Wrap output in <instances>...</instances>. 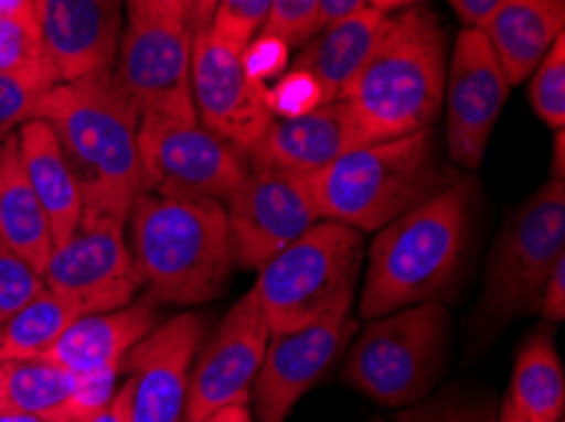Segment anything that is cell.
I'll return each mask as SVG.
<instances>
[{
	"label": "cell",
	"instance_id": "cell-22",
	"mask_svg": "<svg viewBox=\"0 0 565 422\" xmlns=\"http://www.w3.org/2000/svg\"><path fill=\"white\" fill-rule=\"evenodd\" d=\"M15 142H19V158L25 177L44 205L51 232H54V246H58L82 223L84 203L79 185H76L74 172L68 167L54 129L44 119L33 117L23 122L15 129Z\"/></svg>",
	"mask_w": 565,
	"mask_h": 422
},
{
	"label": "cell",
	"instance_id": "cell-37",
	"mask_svg": "<svg viewBox=\"0 0 565 422\" xmlns=\"http://www.w3.org/2000/svg\"><path fill=\"white\" fill-rule=\"evenodd\" d=\"M41 94L8 76H0V134H11L36 115Z\"/></svg>",
	"mask_w": 565,
	"mask_h": 422
},
{
	"label": "cell",
	"instance_id": "cell-14",
	"mask_svg": "<svg viewBox=\"0 0 565 422\" xmlns=\"http://www.w3.org/2000/svg\"><path fill=\"white\" fill-rule=\"evenodd\" d=\"M510 97V82L479 29H465L454 41L444 111H447V150L454 165L475 172L482 167L494 125Z\"/></svg>",
	"mask_w": 565,
	"mask_h": 422
},
{
	"label": "cell",
	"instance_id": "cell-29",
	"mask_svg": "<svg viewBox=\"0 0 565 422\" xmlns=\"http://www.w3.org/2000/svg\"><path fill=\"white\" fill-rule=\"evenodd\" d=\"M498 410L492 392L457 385L404 408L396 422H498Z\"/></svg>",
	"mask_w": 565,
	"mask_h": 422
},
{
	"label": "cell",
	"instance_id": "cell-44",
	"mask_svg": "<svg viewBox=\"0 0 565 422\" xmlns=\"http://www.w3.org/2000/svg\"><path fill=\"white\" fill-rule=\"evenodd\" d=\"M0 15L36 21V0H0Z\"/></svg>",
	"mask_w": 565,
	"mask_h": 422
},
{
	"label": "cell",
	"instance_id": "cell-50",
	"mask_svg": "<svg viewBox=\"0 0 565 422\" xmlns=\"http://www.w3.org/2000/svg\"><path fill=\"white\" fill-rule=\"evenodd\" d=\"M6 137H8V134H0V150H3V140H6Z\"/></svg>",
	"mask_w": 565,
	"mask_h": 422
},
{
	"label": "cell",
	"instance_id": "cell-30",
	"mask_svg": "<svg viewBox=\"0 0 565 422\" xmlns=\"http://www.w3.org/2000/svg\"><path fill=\"white\" fill-rule=\"evenodd\" d=\"M527 101L543 125L563 129L565 125V33L555 39L543 62L535 66Z\"/></svg>",
	"mask_w": 565,
	"mask_h": 422
},
{
	"label": "cell",
	"instance_id": "cell-32",
	"mask_svg": "<svg viewBox=\"0 0 565 422\" xmlns=\"http://www.w3.org/2000/svg\"><path fill=\"white\" fill-rule=\"evenodd\" d=\"M322 29L320 0H271L269 15L259 33L285 41L289 48H302Z\"/></svg>",
	"mask_w": 565,
	"mask_h": 422
},
{
	"label": "cell",
	"instance_id": "cell-18",
	"mask_svg": "<svg viewBox=\"0 0 565 422\" xmlns=\"http://www.w3.org/2000/svg\"><path fill=\"white\" fill-rule=\"evenodd\" d=\"M36 23L58 82L113 72L125 29L122 0H36Z\"/></svg>",
	"mask_w": 565,
	"mask_h": 422
},
{
	"label": "cell",
	"instance_id": "cell-10",
	"mask_svg": "<svg viewBox=\"0 0 565 422\" xmlns=\"http://www.w3.org/2000/svg\"><path fill=\"white\" fill-rule=\"evenodd\" d=\"M41 279L54 294L79 304L84 314L132 304L142 279L125 240V220L82 215L72 236L54 246Z\"/></svg>",
	"mask_w": 565,
	"mask_h": 422
},
{
	"label": "cell",
	"instance_id": "cell-26",
	"mask_svg": "<svg viewBox=\"0 0 565 422\" xmlns=\"http://www.w3.org/2000/svg\"><path fill=\"white\" fill-rule=\"evenodd\" d=\"M76 375L49 357L0 361V408L66 422Z\"/></svg>",
	"mask_w": 565,
	"mask_h": 422
},
{
	"label": "cell",
	"instance_id": "cell-17",
	"mask_svg": "<svg viewBox=\"0 0 565 422\" xmlns=\"http://www.w3.org/2000/svg\"><path fill=\"white\" fill-rule=\"evenodd\" d=\"M244 51L216 39L209 25L193 33L191 84L199 125L249 152L274 122L262 86L246 74Z\"/></svg>",
	"mask_w": 565,
	"mask_h": 422
},
{
	"label": "cell",
	"instance_id": "cell-28",
	"mask_svg": "<svg viewBox=\"0 0 565 422\" xmlns=\"http://www.w3.org/2000/svg\"><path fill=\"white\" fill-rule=\"evenodd\" d=\"M0 76L15 79L36 91L58 84L49 48L36 21L0 15Z\"/></svg>",
	"mask_w": 565,
	"mask_h": 422
},
{
	"label": "cell",
	"instance_id": "cell-16",
	"mask_svg": "<svg viewBox=\"0 0 565 422\" xmlns=\"http://www.w3.org/2000/svg\"><path fill=\"white\" fill-rule=\"evenodd\" d=\"M358 332L350 312L332 314L292 332H271L252 387L256 422H287L295 404L322 380Z\"/></svg>",
	"mask_w": 565,
	"mask_h": 422
},
{
	"label": "cell",
	"instance_id": "cell-3",
	"mask_svg": "<svg viewBox=\"0 0 565 422\" xmlns=\"http://www.w3.org/2000/svg\"><path fill=\"white\" fill-rule=\"evenodd\" d=\"M472 238V185L454 180L414 210L375 230L367 248L361 314L447 301L465 269Z\"/></svg>",
	"mask_w": 565,
	"mask_h": 422
},
{
	"label": "cell",
	"instance_id": "cell-33",
	"mask_svg": "<svg viewBox=\"0 0 565 422\" xmlns=\"http://www.w3.org/2000/svg\"><path fill=\"white\" fill-rule=\"evenodd\" d=\"M271 0H216V11L209 23L211 33L228 46L244 51L262 31L269 15Z\"/></svg>",
	"mask_w": 565,
	"mask_h": 422
},
{
	"label": "cell",
	"instance_id": "cell-13",
	"mask_svg": "<svg viewBox=\"0 0 565 422\" xmlns=\"http://www.w3.org/2000/svg\"><path fill=\"white\" fill-rule=\"evenodd\" d=\"M205 324L199 314H178L158 324L127 351L117 387L127 422H181L185 418L188 382L199 355Z\"/></svg>",
	"mask_w": 565,
	"mask_h": 422
},
{
	"label": "cell",
	"instance_id": "cell-43",
	"mask_svg": "<svg viewBox=\"0 0 565 422\" xmlns=\"http://www.w3.org/2000/svg\"><path fill=\"white\" fill-rule=\"evenodd\" d=\"M203 422H256V420L252 415L249 404H226V408L211 412Z\"/></svg>",
	"mask_w": 565,
	"mask_h": 422
},
{
	"label": "cell",
	"instance_id": "cell-5",
	"mask_svg": "<svg viewBox=\"0 0 565 422\" xmlns=\"http://www.w3.org/2000/svg\"><path fill=\"white\" fill-rule=\"evenodd\" d=\"M454 183L431 129L367 142L310 175L320 220L375 232Z\"/></svg>",
	"mask_w": 565,
	"mask_h": 422
},
{
	"label": "cell",
	"instance_id": "cell-19",
	"mask_svg": "<svg viewBox=\"0 0 565 422\" xmlns=\"http://www.w3.org/2000/svg\"><path fill=\"white\" fill-rule=\"evenodd\" d=\"M361 144L365 142L353 111L335 99L307 115L274 119L262 140L246 152V162L310 177Z\"/></svg>",
	"mask_w": 565,
	"mask_h": 422
},
{
	"label": "cell",
	"instance_id": "cell-8",
	"mask_svg": "<svg viewBox=\"0 0 565 422\" xmlns=\"http://www.w3.org/2000/svg\"><path fill=\"white\" fill-rule=\"evenodd\" d=\"M363 232L317 220L259 269L256 296L271 332H292L350 312L363 266Z\"/></svg>",
	"mask_w": 565,
	"mask_h": 422
},
{
	"label": "cell",
	"instance_id": "cell-39",
	"mask_svg": "<svg viewBox=\"0 0 565 422\" xmlns=\"http://www.w3.org/2000/svg\"><path fill=\"white\" fill-rule=\"evenodd\" d=\"M465 23V29H482L487 19L498 11L502 0H447Z\"/></svg>",
	"mask_w": 565,
	"mask_h": 422
},
{
	"label": "cell",
	"instance_id": "cell-47",
	"mask_svg": "<svg viewBox=\"0 0 565 422\" xmlns=\"http://www.w3.org/2000/svg\"><path fill=\"white\" fill-rule=\"evenodd\" d=\"M87 422H127L125 410H122V402H119L117 394H115V400L109 402L107 408L99 412V415H94V418L87 420Z\"/></svg>",
	"mask_w": 565,
	"mask_h": 422
},
{
	"label": "cell",
	"instance_id": "cell-35",
	"mask_svg": "<svg viewBox=\"0 0 565 422\" xmlns=\"http://www.w3.org/2000/svg\"><path fill=\"white\" fill-rule=\"evenodd\" d=\"M117 380L119 367L92 369V372L76 375L74 394L66 408V422H87L94 415H99V412L115 400Z\"/></svg>",
	"mask_w": 565,
	"mask_h": 422
},
{
	"label": "cell",
	"instance_id": "cell-42",
	"mask_svg": "<svg viewBox=\"0 0 565 422\" xmlns=\"http://www.w3.org/2000/svg\"><path fill=\"white\" fill-rule=\"evenodd\" d=\"M213 11H216V0H188V29L191 33L205 29L213 19Z\"/></svg>",
	"mask_w": 565,
	"mask_h": 422
},
{
	"label": "cell",
	"instance_id": "cell-21",
	"mask_svg": "<svg viewBox=\"0 0 565 422\" xmlns=\"http://www.w3.org/2000/svg\"><path fill=\"white\" fill-rule=\"evenodd\" d=\"M565 0H502L482 31L510 86L522 84L563 36Z\"/></svg>",
	"mask_w": 565,
	"mask_h": 422
},
{
	"label": "cell",
	"instance_id": "cell-34",
	"mask_svg": "<svg viewBox=\"0 0 565 422\" xmlns=\"http://www.w3.org/2000/svg\"><path fill=\"white\" fill-rule=\"evenodd\" d=\"M41 289H44V279L6 246H0V326L15 312H21Z\"/></svg>",
	"mask_w": 565,
	"mask_h": 422
},
{
	"label": "cell",
	"instance_id": "cell-12",
	"mask_svg": "<svg viewBox=\"0 0 565 422\" xmlns=\"http://www.w3.org/2000/svg\"><path fill=\"white\" fill-rule=\"evenodd\" d=\"M224 210L234 266L256 271L320 220L310 177L262 165H249V175Z\"/></svg>",
	"mask_w": 565,
	"mask_h": 422
},
{
	"label": "cell",
	"instance_id": "cell-7",
	"mask_svg": "<svg viewBox=\"0 0 565 422\" xmlns=\"http://www.w3.org/2000/svg\"><path fill=\"white\" fill-rule=\"evenodd\" d=\"M451 355V314L441 301L371 318L350 344L340 380L381 408H411L434 392Z\"/></svg>",
	"mask_w": 565,
	"mask_h": 422
},
{
	"label": "cell",
	"instance_id": "cell-6",
	"mask_svg": "<svg viewBox=\"0 0 565 422\" xmlns=\"http://www.w3.org/2000/svg\"><path fill=\"white\" fill-rule=\"evenodd\" d=\"M565 256V183L547 180L504 220L487 263L484 286L469 322L475 349H484L520 316L541 309L543 289Z\"/></svg>",
	"mask_w": 565,
	"mask_h": 422
},
{
	"label": "cell",
	"instance_id": "cell-27",
	"mask_svg": "<svg viewBox=\"0 0 565 422\" xmlns=\"http://www.w3.org/2000/svg\"><path fill=\"white\" fill-rule=\"evenodd\" d=\"M79 316H84L79 304L44 286L0 326V361L46 357Z\"/></svg>",
	"mask_w": 565,
	"mask_h": 422
},
{
	"label": "cell",
	"instance_id": "cell-48",
	"mask_svg": "<svg viewBox=\"0 0 565 422\" xmlns=\"http://www.w3.org/2000/svg\"><path fill=\"white\" fill-rule=\"evenodd\" d=\"M0 422H56V420H49L44 415H33V412L0 408Z\"/></svg>",
	"mask_w": 565,
	"mask_h": 422
},
{
	"label": "cell",
	"instance_id": "cell-15",
	"mask_svg": "<svg viewBox=\"0 0 565 422\" xmlns=\"http://www.w3.org/2000/svg\"><path fill=\"white\" fill-rule=\"evenodd\" d=\"M269 337L267 316L252 289L228 309L216 334H211L195 355L188 382L185 420L203 422L226 404H249Z\"/></svg>",
	"mask_w": 565,
	"mask_h": 422
},
{
	"label": "cell",
	"instance_id": "cell-41",
	"mask_svg": "<svg viewBox=\"0 0 565 422\" xmlns=\"http://www.w3.org/2000/svg\"><path fill=\"white\" fill-rule=\"evenodd\" d=\"M322 3V25L345 19L367 6V0H320Z\"/></svg>",
	"mask_w": 565,
	"mask_h": 422
},
{
	"label": "cell",
	"instance_id": "cell-46",
	"mask_svg": "<svg viewBox=\"0 0 565 422\" xmlns=\"http://www.w3.org/2000/svg\"><path fill=\"white\" fill-rule=\"evenodd\" d=\"M424 0H367V6L375 8L381 13H396V11H406V8H414Z\"/></svg>",
	"mask_w": 565,
	"mask_h": 422
},
{
	"label": "cell",
	"instance_id": "cell-2",
	"mask_svg": "<svg viewBox=\"0 0 565 422\" xmlns=\"http://www.w3.org/2000/svg\"><path fill=\"white\" fill-rule=\"evenodd\" d=\"M447 64V33L436 13L418 6L388 13L338 99L353 111L365 144L422 132L441 111Z\"/></svg>",
	"mask_w": 565,
	"mask_h": 422
},
{
	"label": "cell",
	"instance_id": "cell-11",
	"mask_svg": "<svg viewBox=\"0 0 565 422\" xmlns=\"http://www.w3.org/2000/svg\"><path fill=\"white\" fill-rule=\"evenodd\" d=\"M142 193L224 205L249 175L246 154L203 125L140 129Z\"/></svg>",
	"mask_w": 565,
	"mask_h": 422
},
{
	"label": "cell",
	"instance_id": "cell-40",
	"mask_svg": "<svg viewBox=\"0 0 565 422\" xmlns=\"http://www.w3.org/2000/svg\"><path fill=\"white\" fill-rule=\"evenodd\" d=\"M125 11L183 19L188 23V0H122Z\"/></svg>",
	"mask_w": 565,
	"mask_h": 422
},
{
	"label": "cell",
	"instance_id": "cell-20",
	"mask_svg": "<svg viewBox=\"0 0 565 422\" xmlns=\"http://www.w3.org/2000/svg\"><path fill=\"white\" fill-rule=\"evenodd\" d=\"M158 306V301L145 294V299L113 312L84 314L68 326L46 357L76 375L119 367L127 351L160 324Z\"/></svg>",
	"mask_w": 565,
	"mask_h": 422
},
{
	"label": "cell",
	"instance_id": "cell-52",
	"mask_svg": "<svg viewBox=\"0 0 565 422\" xmlns=\"http://www.w3.org/2000/svg\"><path fill=\"white\" fill-rule=\"evenodd\" d=\"M181 422H191V420H185V418H183V420H181Z\"/></svg>",
	"mask_w": 565,
	"mask_h": 422
},
{
	"label": "cell",
	"instance_id": "cell-45",
	"mask_svg": "<svg viewBox=\"0 0 565 422\" xmlns=\"http://www.w3.org/2000/svg\"><path fill=\"white\" fill-rule=\"evenodd\" d=\"M553 165H551V172H553V180H563L565 183V132L563 129H553Z\"/></svg>",
	"mask_w": 565,
	"mask_h": 422
},
{
	"label": "cell",
	"instance_id": "cell-51",
	"mask_svg": "<svg viewBox=\"0 0 565 422\" xmlns=\"http://www.w3.org/2000/svg\"><path fill=\"white\" fill-rule=\"evenodd\" d=\"M371 422H385V420H381V418H375V420H371Z\"/></svg>",
	"mask_w": 565,
	"mask_h": 422
},
{
	"label": "cell",
	"instance_id": "cell-9",
	"mask_svg": "<svg viewBox=\"0 0 565 422\" xmlns=\"http://www.w3.org/2000/svg\"><path fill=\"white\" fill-rule=\"evenodd\" d=\"M191 56L193 33L183 19L125 11V29L109 74L135 109L140 129L199 122Z\"/></svg>",
	"mask_w": 565,
	"mask_h": 422
},
{
	"label": "cell",
	"instance_id": "cell-49",
	"mask_svg": "<svg viewBox=\"0 0 565 422\" xmlns=\"http://www.w3.org/2000/svg\"><path fill=\"white\" fill-rule=\"evenodd\" d=\"M498 422H525L522 420L515 410L510 408V402H508V398L502 400V404H500V410H498Z\"/></svg>",
	"mask_w": 565,
	"mask_h": 422
},
{
	"label": "cell",
	"instance_id": "cell-23",
	"mask_svg": "<svg viewBox=\"0 0 565 422\" xmlns=\"http://www.w3.org/2000/svg\"><path fill=\"white\" fill-rule=\"evenodd\" d=\"M385 15L388 13L365 6L358 13L322 25L289 66L310 74L320 84L324 101L330 105L340 97L350 79L361 72L375 39H379Z\"/></svg>",
	"mask_w": 565,
	"mask_h": 422
},
{
	"label": "cell",
	"instance_id": "cell-31",
	"mask_svg": "<svg viewBox=\"0 0 565 422\" xmlns=\"http://www.w3.org/2000/svg\"><path fill=\"white\" fill-rule=\"evenodd\" d=\"M262 94L271 119L299 117L317 107L328 105L320 84H317L307 72H299V68L292 66H289L277 82L262 86Z\"/></svg>",
	"mask_w": 565,
	"mask_h": 422
},
{
	"label": "cell",
	"instance_id": "cell-4",
	"mask_svg": "<svg viewBox=\"0 0 565 422\" xmlns=\"http://www.w3.org/2000/svg\"><path fill=\"white\" fill-rule=\"evenodd\" d=\"M127 226L137 271L152 301L195 306L224 291L234 269L224 205L140 193Z\"/></svg>",
	"mask_w": 565,
	"mask_h": 422
},
{
	"label": "cell",
	"instance_id": "cell-1",
	"mask_svg": "<svg viewBox=\"0 0 565 422\" xmlns=\"http://www.w3.org/2000/svg\"><path fill=\"white\" fill-rule=\"evenodd\" d=\"M36 119L54 129L79 185L84 215H109L127 223L145 187L140 119L113 74L102 72L58 82L41 94Z\"/></svg>",
	"mask_w": 565,
	"mask_h": 422
},
{
	"label": "cell",
	"instance_id": "cell-36",
	"mask_svg": "<svg viewBox=\"0 0 565 422\" xmlns=\"http://www.w3.org/2000/svg\"><path fill=\"white\" fill-rule=\"evenodd\" d=\"M289 48L285 41L269 36V33H256V36L249 41V46L244 48L242 62L246 74L256 86H267L271 82H277L281 74L289 68Z\"/></svg>",
	"mask_w": 565,
	"mask_h": 422
},
{
	"label": "cell",
	"instance_id": "cell-24",
	"mask_svg": "<svg viewBox=\"0 0 565 422\" xmlns=\"http://www.w3.org/2000/svg\"><path fill=\"white\" fill-rule=\"evenodd\" d=\"M0 246L15 253L44 275L54 251V232L46 210L25 177L15 132L3 140L0 150Z\"/></svg>",
	"mask_w": 565,
	"mask_h": 422
},
{
	"label": "cell",
	"instance_id": "cell-38",
	"mask_svg": "<svg viewBox=\"0 0 565 422\" xmlns=\"http://www.w3.org/2000/svg\"><path fill=\"white\" fill-rule=\"evenodd\" d=\"M547 322L561 324L565 318V256L555 263V269L547 279L541 299V309H537Z\"/></svg>",
	"mask_w": 565,
	"mask_h": 422
},
{
	"label": "cell",
	"instance_id": "cell-25",
	"mask_svg": "<svg viewBox=\"0 0 565 422\" xmlns=\"http://www.w3.org/2000/svg\"><path fill=\"white\" fill-rule=\"evenodd\" d=\"M508 402L525 422H563V365L553 339L545 332H537L520 347L512 367Z\"/></svg>",
	"mask_w": 565,
	"mask_h": 422
}]
</instances>
